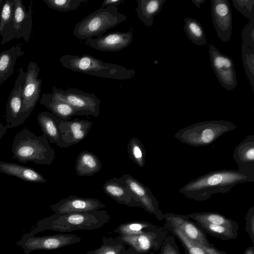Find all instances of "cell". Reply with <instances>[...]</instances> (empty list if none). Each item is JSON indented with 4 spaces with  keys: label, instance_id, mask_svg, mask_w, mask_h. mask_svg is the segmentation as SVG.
<instances>
[{
    "label": "cell",
    "instance_id": "7a4b0ae2",
    "mask_svg": "<svg viewBox=\"0 0 254 254\" xmlns=\"http://www.w3.org/2000/svg\"><path fill=\"white\" fill-rule=\"evenodd\" d=\"M12 159L22 163L32 162L39 165H51L55 151L43 135L37 136L27 127L14 136L11 146Z\"/></svg>",
    "mask_w": 254,
    "mask_h": 254
},
{
    "label": "cell",
    "instance_id": "603a6c76",
    "mask_svg": "<svg viewBox=\"0 0 254 254\" xmlns=\"http://www.w3.org/2000/svg\"><path fill=\"white\" fill-rule=\"evenodd\" d=\"M164 227L180 240L187 254H226L225 252L217 249L214 246L206 247L190 240L179 230L167 222H165Z\"/></svg>",
    "mask_w": 254,
    "mask_h": 254
},
{
    "label": "cell",
    "instance_id": "836d02e7",
    "mask_svg": "<svg viewBox=\"0 0 254 254\" xmlns=\"http://www.w3.org/2000/svg\"><path fill=\"white\" fill-rule=\"evenodd\" d=\"M126 244L117 237L116 238L102 237V244L95 250L84 254H124L126 251Z\"/></svg>",
    "mask_w": 254,
    "mask_h": 254
},
{
    "label": "cell",
    "instance_id": "6da1fadb",
    "mask_svg": "<svg viewBox=\"0 0 254 254\" xmlns=\"http://www.w3.org/2000/svg\"><path fill=\"white\" fill-rule=\"evenodd\" d=\"M254 182V167L222 169L211 171L190 181L179 191L187 198L204 201L208 199L212 194L227 193L239 184Z\"/></svg>",
    "mask_w": 254,
    "mask_h": 254
},
{
    "label": "cell",
    "instance_id": "ab89813d",
    "mask_svg": "<svg viewBox=\"0 0 254 254\" xmlns=\"http://www.w3.org/2000/svg\"><path fill=\"white\" fill-rule=\"evenodd\" d=\"M159 250V254H181L172 235L166 237Z\"/></svg>",
    "mask_w": 254,
    "mask_h": 254
},
{
    "label": "cell",
    "instance_id": "c3c4849f",
    "mask_svg": "<svg viewBox=\"0 0 254 254\" xmlns=\"http://www.w3.org/2000/svg\"></svg>",
    "mask_w": 254,
    "mask_h": 254
},
{
    "label": "cell",
    "instance_id": "d6a6232c",
    "mask_svg": "<svg viewBox=\"0 0 254 254\" xmlns=\"http://www.w3.org/2000/svg\"><path fill=\"white\" fill-rule=\"evenodd\" d=\"M184 30L189 39L195 45L201 46L207 44L204 29L196 19L185 18Z\"/></svg>",
    "mask_w": 254,
    "mask_h": 254
},
{
    "label": "cell",
    "instance_id": "ba28073f",
    "mask_svg": "<svg viewBox=\"0 0 254 254\" xmlns=\"http://www.w3.org/2000/svg\"><path fill=\"white\" fill-rule=\"evenodd\" d=\"M40 68L37 63L30 62L25 72L20 117L21 125L29 117L40 100L42 80L38 78Z\"/></svg>",
    "mask_w": 254,
    "mask_h": 254
},
{
    "label": "cell",
    "instance_id": "e575fe53",
    "mask_svg": "<svg viewBox=\"0 0 254 254\" xmlns=\"http://www.w3.org/2000/svg\"><path fill=\"white\" fill-rule=\"evenodd\" d=\"M130 159L140 168L145 165L146 152L141 142L136 137H132L127 145Z\"/></svg>",
    "mask_w": 254,
    "mask_h": 254
},
{
    "label": "cell",
    "instance_id": "f35d334b",
    "mask_svg": "<svg viewBox=\"0 0 254 254\" xmlns=\"http://www.w3.org/2000/svg\"><path fill=\"white\" fill-rule=\"evenodd\" d=\"M242 44L254 49V18L249 20L242 31Z\"/></svg>",
    "mask_w": 254,
    "mask_h": 254
},
{
    "label": "cell",
    "instance_id": "8fae6325",
    "mask_svg": "<svg viewBox=\"0 0 254 254\" xmlns=\"http://www.w3.org/2000/svg\"><path fill=\"white\" fill-rule=\"evenodd\" d=\"M93 123L86 120L74 119L61 120L59 124L60 137L56 145L67 148L84 139L91 128Z\"/></svg>",
    "mask_w": 254,
    "mask_h": 254
},
{
    "label": "cell",
    "instance_id": "d6986e66",
    "mask_svg": "<svg viewBox=\"0 0 254 254\" xmlns=\"http://www.w3.org/2000/svg\"><path fill=\"white\" fill-rule=\"evenodd\" d=\"M80 237L73 234H57L29 239L25 246L30 250H55L80 242Z\"/></svg>",
    "mask_w": 254,
    "mask_h": 254
},
{
    "label": "cell",
    "instance_id": "f1b7e54d",
    "mask_svg": "<svg viewBox=\"0 0 254 254\" xmlns=\"http://www.w3.org/2000/svg\"><path fill=\"white\" fill-rule=\"evenodd\" d=\"M138 17L147 27L153 24V18L161 11L166 0H136Z\"/></svg>",
    "mask_w": 254,
    "mask_h": 254
},
{
    "label": "cell",
    "instance_id": "cb8c5ba5",
    "mask_svg": "<svg viewBox=\"0 0 254 254\" xmlns=\"http://www.w3.org/2000/svg\"><path fill=\"white\" fill-rule=\"evenodd\" d=\"M102 168L100 159L90 151L84 150L81 152L76 158L75 169L79 176H92Z\"/></svg>",
    "mask_w": 254,
    "mask_h": 254
},
{
    "label": "cell",
    "instance_id": "484cf974",
    "mask_svg": "<svg viewBox=\"0 0 254 254\" xmlns=\"http://www.w3.org/2000/svg\"><path fill=\"white\" fill-rule=\"evenodd\" d=\"M14 0H4L0 8V35L1 44H4L15 38L13 33Z\"/></svg>",
    "mask_w": 254,
    "mask_h": 254
},
{
    "label": "cell",
    "instance_id": "60d3db41",
    "mask_svg": "<svg viewBox=\"0 0 254 254\" xmlns=\"http://www.w3.org/2000/svg\"><path fill=\"white\" fill-rule=\"evenodd\" d=\"M245 230L248 233L252 243H254V206L248 211L245 217Z\"/></svg>",
    "mask_w": 254,
    "mask_h": 254
},
{
    "label": "cell",
    "instance_id": "7bdbcfd3",
    "mask_svg": "<svg viewBox=\"0 0 254 254\" xmlns=\"http://www.w3.org/2000/svg\"><path fill=\"white\" fill-rule=\"evenodd\" d=\"M7 129L8 127L6 125L3 126L2 124H0V141L3 135L5 134Z\"/></svg>",
    "mask_w": 254,
    "mask_h": 254
},
{
    "label": "cell",
    "instance_id": "4fadbf2b",
    "mask_svg": "<svg viewBox=\"0 0 254 254\" xmlns=\"http://www.w3.org/2000/svg\"><path fill=\"white\" fill-rule=\"evenodd\" d=\"M211 14L217 36L224 42L230 40L232 29V16L228 0H211Z\"/></svg>",
    "mask_w": 254,
    "mask_h": 254
},
{
    "label": "cell",
    "instance_id": "8992f818",
    "mask_svg": "<svg viewBox=\"0 0 254 254\" xmlns=\"http://www.w3.org/2000/svg\"><path fill=\"white\" fill-rule=\"evenodd\" d=\"M127 18L126 15L118 11L117 6L102 7L77 23L73 30V34L81 40L100 37Z\"/></svg>",
    "mask_w": 254,
    "mask_h": 254
},
{
    "label": "cell",
    "instance_id": "ee69618b",
    "mask_svg": "<svg viewBox=\"0 0 254 254\" xmlns=\"http://www.w3.org/2000/svg\"><path fill=\"white\" fill-rule=\"evenodd\" d=\"M124 254H143L137 252L132 247L129 246L128 248L126 250Z\"/></svg>",
    "mask_w": 254,
    "mask_h": 254
},
{
    "label": "cell",
    "instance_id": "52a82bcc",
    "mask_svg": "<svg viewBox=\"0 0 254 254\" xmlns=\"http://www.w3.org/2000/svg\"><path fill=\"white\" fill-rule=\"evenodd\" d=\"M52 93L70 105L77 116L97 117L99 115L101 101L94 94L76 89L63 90L55 87H53Z\"/></svg>",
    "mask_w": 254,
    "mask_h": 254
},
{
    "label": "cell",
    "instance_id": "ac0fdd59",
    "mask_svg": "<svg viewBox=\"0 0 254 254\" xmlns=\"http://www.w3.org/2000/svg\"><path fill=\"white\" fill-rule=\"evenodd\" d=\"M33 1L26 10L21 0H14L13 29L15 38L28 42L32 29Z\"/></svg>",
    "mask_w": 254,
    "mask_h": 254
},
{
    "label": "cell",
    "instance_id": "8d00e7d4",
    "mask_svg": "<svg viewBox=\"0 0 254 254\" xmlns=\"http://www.w3.org/2000/svg\"><path fill=\"white\" fill-rule=\"evenodd\" d=\"M52 9L61 12H67L77 9L86 0H43Z\"/></svg>",
    "mask_w": 254,
    "mask_h": 254
},
{
    "label": "cell",
    "instance_id": "7402d4cb",
    "mask_svg": "<svg viewBox=\"0 0 254 254\" xmlns=\"http://www.w3.org/2000/svg\"><path fill=\"white\" fill-rule=\"evenodd\" d=\"M40 103L51 111V113L62 120H71L77 115L76 111L68 103L58 98L52 92L43 93Z\"/></svg>",
    "mask_w": 254,
    "mask_h": 254
},
{
    "label": "cell",
    "instance_id": "d4e9b609",
    "mask_svg": "<svg viewBox=\"0 0 254 254\" xmlns=\"http://www.w3.org/2000/svg\"><path fill=\"white\" fill-rule=\"evenodd\" d=\"M24 53L18 45L0 53V85L13 74L17 59Z\"/></svg>",
    "mask_w": 254,
    "mask_h": 254
},
{
    "label": "cell",
    "instance_id": "1f68e13d",
    "mask_svg": "<svg viewBox=\"0 0 254 254\" xmlns=\"http://www.w3.org/2000/svg\"><path fill=\"white\" fill-rule=\"evenodd\" d=\"M157 226L149 222L133 221L119 225L114 232L119 235L133 236L153 230Z\"/></svg>",
    "mask_w": 254,
    "mask_h": 254
},
{
    "label": "cell",
    "instance_id": "83f0119b",
    "mask_svg": "<svg viewBox=\"0 0 254 254\" xmlns=\"http://www.w3.org/2000/svg\"><path fill=\"white\" fill-rule=\"evenodd\" d=\"M61 119L49 112H42L37 116V121L43 135L51 143H57L60 137L59 124Z\"/></svg>",
    "mask_w": 254,
    "mask_h": 254
},
{
    "label": "cell",
    "instance_id": "bcb514c9",
    "mask_svg": "<svg viewBox=\"0 0 254 254\" xmlns=\"http://www.w3.org/2000/svg\"><path fill=\"white\" fill-rule=\"evenodd\" d=\"M243 254H254V246L248 247Z\"/></svg>",
    "mask_w": 254,
    "mask_h": 254
},
{
    "label": "cell",
    "instance_id": "3957f363",
    "mask_svg": "<svg viewBox=\"0 0 254 254\" xmlns=\"http://www.w3.org/2000/svg\"><path fill=\"white\" fill-rule=\"evenodd\" d=\"M62 65L74 71L92 76L118 80L130 79L136 71L117 64L104 63L89 55L66 54L60 58Z\"/></svg>",
    "mask_w": 254,
    "mask_h": 254
},
{
    "label": "cell",
    "instance_id": "b9f144b4",
    "mask_svg": "<svg viewBox=\"0 0 254 254\" xmlns=\"http://www.w3.org/2000/svg\"><path fill=\"white\" fill-rule=\"evenodd\" d=\"M123 1L124 0H105L103 2L101 7L117 6Z\"/></svg>",
    "mask_w": 254,
    "mask_h": 254
},
{
    "label": "cell",
    "instance_id": "4dcf8cb0",
    "mask_svg": "<svg viewBox=\"0 0 254 254\" xmlns=\"http://www.w3.org/2000/svg\"><path fill=\"white\" fill-rule=\"evenodd\" d=\"M186 215L189 219L193 220L194 222H201L231 227H239L236 221L217 212H196Z\"/></svg>",
    "mask_w": 254,
    "mask_h": 254
},
{
    "label": "cell",
    "instance_id": "5b68a950",
    "mask_svg": "<svg viewBox=\"0 0 254 254\" xmlns=\"http://www.w3.org/2000/svg\"><path fill=\"white\" fill-rule=\"evenodd\" d=\"M49 220L48 227L62 233L76 230H92L100 228L110 220L106 210H92L86 212L66 213H56Z\"/></svg>",
    "mask_w": 254,
    "mask_h": 254
},
{
    "label": "cell",
    "instance_id": "ffe728a7",
    "mask_svg": "<svg viewBox=\"0 0 254 254\" xmlns=\"http://www.w3.org/2000/svg\"><path fill=\"white\" fill-rule=\"evenodd\" d=\"M103 188L105 192L118 203L129 207H141L121 177L119 178L114 177L107 181Z\"/></svg>",
    "mask_w": 254,
    "mask_h": 254
},
{
    "label": "cell",
    "instance_id": "d590c367",
    "mask_svg": "<svg viewBox=\"0 0 254 254\" xmlns=\"http://www.w3.org/2000/svg\"><path fill=\"white\" fill-rule=\"evenodd\" d=\"M242 58L245 72L254 92V49L242 44Z\"/></svg>",
    "mask_w": 254,
    "mask_h": 254
},
{
    "label": "cell",
    "instance_id": "9c48e42d",
    "mask_svg": "<svg viewBox=\"0 0 254 254\" xmlns=\"http://www.w3.org/2000/svg\"><path fill=\"white\" fill-rule=\"evenodd\" d=\"M168 235V231L164 227L157 226L153 230L140 234L119 235L117 238L137 252L146 254L152 251L159 250Z\"/></svg>",
    "mask_w": 254,
    "mask_h": 254
},
{
    "label": "cell",
    "instance_id": "9a60e30c",
    "mask_svg": "<svg viewBox=\"0 0 254 254\" xmlns=\"http://www.w3.org/2000/svg\"><path fill=\"white\" fill-rule=\"evenodd\" d=\"M164 220L179 230L190 240L202 246H213L207 240L205 232L186 215L167 213L164 214Z\"/></svg>",
    "mask_w": 254,
    "mask_h": 254
},
{
    "label": "cell",
    "instance_id": "30bf717a",
    "mask_svg": "<svg viewBox=\"0 0 254 254\" xmlns=\"http://www.w3.org/2000/svg\"><path fill=\"white\" fill-rule=\"evenodd\" d=\"M208 47L211 64L219 83L227 90H233L237 85L233 60L212 45L209 44Z\"/></svg>",
    "mask_w": 254,
    "mask_h": 254
},
{
    "label": "cell",
    "instance_id": "f6af8a7d",
    "mask_svg": "<svg viewBox=\"0 0 254 254\" xmlns=\"http://www.w3.org/2000/svg\"><path fill=\"white\" fill-rule=\"evenodd\" d=\"M191 1L198 8H199L201 4L203 3L205 1V0H191Z\"/></svg>",
    "mask_w": 254,
    "mask_h": 254
},
{
    "label": "cell",
    "instance_id": "7c38bea8",
    "mask_svg": "<svg viewBox=\"0 0 254 254\" xmlns=\"http://www.w3.org/2000/svg\"><path fill=\"white\" fill-rule=\"evenodd\" d=\"M121 178L130 190L134 198L141 205V208L154 215L160 221L164 220V213L159 208V202L153 195L150 189L129 174Z\"/></svg>",
    "mask_w": 254,
    "mask_h": 254
},
{
    "label": "cell",
    "instance_id": "7dc6e473",
    "mask_svg": "<svg viewBox=\"0 0 254 254\" xmlns=\"http://www.w3.org/2000/svg\"><path fill=\"white\" fill-rule=\"evenodd\" d=\"M3 1H4L3 0H0V8Z\"/></svg>",
    "mask_w": 254,
    "mask_h": 254
},
{
    "label": "cell",
    "instance_id": "f546056e",
    "mask_svg": "<svg viewBox=\"0 0 254 254\" xmlns=\"http://www.w3.org/2000/svg\"><path fill=\"white\" fill-rule=\"evenodd\" d=\"M195 223L204 232L222 240L235 239L238 234L239 227H231L201 222H196Z\"/></svg>",
    "mask_w": 254,
    "mask_h": 254
},
{
    "label": "cell",
    "instance_id": "e0dca14e",
    "mask_svg": "<svg viewBox=\"0 0 254 254\" xmlns=\"http://www.w3.org/2000/svg\"><path fill=\"white\" fill-rule=\"evenodd\" d=\"M106 207L99 199L69 195L52 205L50 207L56 213H66L97 210Z\"/></svg>",
    "mask_w": 254,
    "mask_h": 254
},
{
    "label": "cell",
    "instance_id": "4316f807",
    "mask_svg": "<svg viewBox=\"0 0 254 254\" xmlns=\"http://www.w3.org/2000/svg\"><path fill=\"white\" fill-rule=\"evenodd\" d=\"M233 158L238 167H254V135H247L235 147Z\"/></svg>",
    "mask_w": 254,
    "mask_h": 254
},
{
    "label": "cell",
    "instance_id": "277c9868",
    "mask_svg": "<svg viewBox=\"0 0 254 254\" xmlns=\"http://www.w3.org/2000/svg\"><path fill=\"white\" fill-rule=\"evenodd\" d=\"M230 121L213 120L190 125L179 130L174 137L181 142L193 147L210 145L223 134L235 129Z\"/></svg>",
    "mask_w": 254,
    "mask_h": 254
},
{
    "label": "cell",
    "instance_id": "5bb4252c",
    "mask_svg": "<svg viewBox=\"0 0 254 254\" xmlns=\"http://www.w3.org/2000/svg\"><path fill=\"white\" fill-rule=\"evenodd\" d=\"M11 91L6 105L4 116L8 129L15 127L20 124L22 107V92L25 78V72L21 67Z\"/></svg>",
    "mask_w": 254,
    "mask_h": 254
},
{
    "label": "cell",
    "instance_id": "44dd1931",
    "mask_svg": "<svg viewBox=\"0 0 254 254\" xmlns=\"http://www.w3.org/2000/svg\"><path fill=\"white\" fill-rule=\"evenodd\" d=\"M0 172L17 177L25 182L45 183L47 180L33 168L16 163L0 161Z\"/></svg>",
    "mask_w": 254,
    "mask_h": 254
},
{
    "label": "cell",
    "instance_id": "74e56055",
    "mask_svg": "<svg viewBox=\"0 0 254 254\" xmlns=\"http://www.w3.org/2000/svg\"><path fill=\"white\" fill-rule=\"evenodd\" d=\"M232 1L235 8L249 20L254 18V0H232Z\"/></svg>",
    "mask_w": 254,
    "mask_h": 254
},
{
    "label": "cell",
    "instance_id": "2e32d148",
    "mask_svg": "<svg viewBox=\"0 0 254 254\" xmlns=\"http://www.w3.org/2000/svg\"><path fill=\"white\" fill-rule=\"evenodd\" d=\"M133 40L132 30L114 32L96 38L86 40V44L92 48L103 52H115L128 46Z\"/></svg>",
    "mask_w": 254,
    "mask_h": 254
}]
</instances>
